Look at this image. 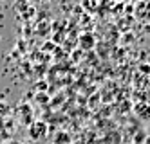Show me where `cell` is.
Listing matches in <instances>:
<instances>
[{
	"label": "cell",
	"mask_w": 150,
	"mask_h": 144,
	"mask_svg": "<svg viewBox=\"0 0 150 144\" xmlns=\"http://www.w3.org/2000/svg\"><path fill=\"white\" fill-rule=\"evenodd\" d=\"M146 144H150V137H148V139H146Z\"/></svg>",
	"instance_id": "52a82bcc"
},
{
	"label": "cell",
	"mask_w": 150,
	"mask_h": 144,
	"mask_svg": "<svg viewBox=\"0 0 150 144\" xmlns=\"http://www.w3.org/2000/svg\"><path fill=\"white\" fill-rule=\"evenodd\" d=\"M134 112L141 121H150V103L146 101H139L134 105Z\"/></svg>",
	"instance_id": "3957f363"
},
{
	"label": "cell",
	"mask_w": 150,
	"mask_h": 144,
	"mask_svg": "<svg viewBox=\"0 0 150 144\" xmlns=\"http://www.w3.org/2000/svg\"><path fill=\"white\" fill-rule=\"evenodd\" d=\"M134 13H136V18L141 20V22H146L150 20V0H141L137 2L136 7H134Z\"/></svg>",
	"instance_id": "6da1fadb"
},
{
	"label": "cell",
	"mask_w": 150,
	"mask_h": 144,
	"mask_svg": "<svg viewBox=\"0 0 150 144\" xmlns=\"http://www.w3.org/2000/svg\"><path fill=\"white\" fill-rule=\"evenodd\" d=\"M29 135H31V139H35V140L44 139L47 135V124L42 123V121H35V123L29 126Z\"/></svg>",
	"instance_id": "7a4b0ae2"
},
{
	"label": "cell",
	"mask_w": 150,
	"mask_h": 144,
	"mask_svg": "<svg viewBox=\"0 0 150 144\" xmlns=\"http://www.w3.org/2000/svg\"><path fill=\"white\" fill-rule=\"evenodd\" d=\"M143 31H145V34H148V36H150V24H148V22H146V24H145Z\"/></svg>",
	"instance_id": "8992f818"
},
{
	"label": "cell",
	"mask_w": 150,
	"mask_h": 144,
	"mask_svg": "<svg viewBox=\"0 0 150 144\" xmlns=\"http://www.w3.org/2000/svg\"><path fill=\"white\" fill-rule=\"evenodd\" d=\"M139 70H143V74H150V65H141Z\"/></svg>",
	"instance_id": "5b68a950"
},
{
	"label": "cell",
	"mask_w": 150,
	"mask_h": 144,
	"mask_svg": "<svg viewBox=\"0 0 150 144\" xmlns=\"http://www.w3.org/2000/svg\"><path fill=\"white\" fill-rule=\"evenodd\" d=\"M36 99H38V103H47V99H49V97H47L45 94H38Z\"/></svg>",
	"instance_id": "277c9868"
}]
</instances>
